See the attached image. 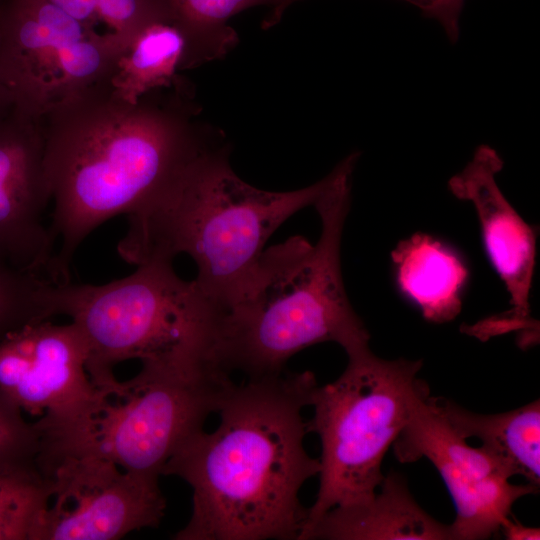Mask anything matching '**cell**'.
<instances>
[{
  "instance_id": "10",
  "label": "cell",
  "mask_w": 540,
  "mask_h": 540,
  "mask_svg": "<svg viewBox=\"0 0 540 540\" xmlns=\"http://www.w3.org/2000/svg\"><path fill=\"white\" fill-rule=\"evenodd\" d=\"M429 392L423 381L393 443L396 458L410 463L424 457L437 469L456 510L452 540L490 538L512 516L513 504L539 488L512 484L505 465L482 446H470L434 407Z\"/></svg>"
},
{
  "instance_id": "12",
  "label": "cell",
  "mask_w": 540,
  "mask_h": 540,
  "mask_svg": "<svg viewBox=\"0 0 540 540\" xmlns=\"http://www.w3.org/2000/svg\"><path fill=\"white\" fill-rule=\"evenodd\" d=\"M41 117L14 107L0 119V260L50 281L56 246Z\"/></svg>"
},
{
  "instance_id": "9",
  "label": "cell",
  "mask_w": 540,
  "mask_h": 540,
  "mask_svg": "<svg viewBox=\"0 0 540 540\" xmlns=\"http://www.w3.org/2000/svg\"><path fill=\"white\" fill-rule=\"evenodd\" d=\"M50 499L33 540H116L159 526L166 501L158 478L94 454L37 459Z\"/></svg>"
},
{
  "instance_id": "11",
  "label": "cell",
  "mask_w": 540,
  "mask_h": 540,
  "mask_svg": "<svg viewBox=\"0 0 540 540\" xmlns=\"http://www.w3.org/2000/svg\"><path fill=\"white\" fill-rule=\"evenodd\" d=\"M88 346L78 326L34 322L0 341V391L39 427L77 417L95 387L86 363Z\"/></svg>"
},
{
  "instance_id": "5",
  "label": "cell",
  "mask_w": 540,
  "mask_h": 540,
  "mask_svg": "<svg viewBox=\"0 0 540 540\" xmlns=\"http://www.w3.org/2000/svg\"><path fill=\"white\" fill-rule=\"evenodd\" d=\"M172 262L152 259L101 285H51V315L68 316L84 335L94 387L115 380L114 367L127 360L221 367L216 348L224 311L195 280L178 276Z\"/></svg>"
},
{
  "instance_id": "18",
  "label": "cell",
  "mask_w": 540,
  "mask_h": 540,
  "mask_svg": "<svg viewBox=\"0 0 540 540\" xmlns=\"http://www.w3.org/2000/svg\"><path fill=\"white\" fill-rule=\"evenodd\" d=\"M184 39L166 21H156L143 29L119 58L110 78L113 95L136 103L144 94L176 84L182 76Z\"/></svg>"
},
{
  "instance_id": "17",
  "label": "cell",
  "mask_w": 540,
  "mask_h": 540,
  "mask_svg": "<svg viewBox=\"0 0 540 540\" xmlns=\"http://www.w3.org/2000/svg\"><path fill=\"white\" fill-rule=\"evenodd\" d=\"M165 20L184 39L181 71L227 55L239 41L228 24L234 15L259 5L276 10L282 0H157Z\"/></svg>"
},
{
  "instance_id": "23",
  "label": "cell",
  "mask_w": 540,
  "mask_h": 540,
  "mask_svg": "<svg viewBox=\"0 0 540 540\" xmlns=\"http://www.w3.org/2000/svg\"><path fill=\"white\" fill-rule=\"evenodd\" d=\"M299 0H282L279 7L264 19L262 27L270 28L277 24L287 8ZM420 8L423 13L438 20L451 42L459 36V16L465 0H406Z\"/></svg>"
},
{
  "instance_id": "4",
  "label": "cell",
  "mask_w": 540,
  "mask_h": 540,
  "mask_svg": "<svg viewBox=\"0 0 540 540\" xmlns=\"http://www.w3.org/2000/svg\"><path fill=\"white\" fill-rule=\"evenodd\" d=\"M330 181L274 192L242 180L230 164V147L207 158L181 185L127 215L118 254L139 265L189 255L194 279L223 311L253 271L270 236L289 217L314 205Z\"/></svg>"
},
{
  "instance_id": "6",
  "label": "cell",
  "mask_w": 540,
  "mask_h": 540,
  "mask_svg": "<svg viewBox=\"0 0 540 540\" xmlns=\"http://www.w3.org/2000/svg\"><path fill=\"white\" fill-rule=\"evenodd\" d=\"M141 365L129 380L95 387L77 417L38 428L39 457L94 454L126 471L162 475L169 458L218 411L234 382L215 366Z\"/></svg>"
},
{
  "instance_id": "25",
  "label": "cell",
  "mask_w": 540,
  "mask_h": 540,
  "mask_svg": "<svg viewBox=\"0 0 540 540\" xmlns=\"http://www.w3.org/2000/svg\"><path fill=\"white\" fill-rule=\"evenodd\" d=\"M500 531L508 540H534L540 539V529L522 524L518 520H513L510 516L501 526Z\"/></svg>"
},
{
  "instance_id": "22",
  "label": "cell",
  "mask_w": 540,
  "mask_h": 540,
  "mask_svg": "<svg viewBox=\"0 0 540 540\" xmlns=\"http://www.w3.org/2000/svg\"><path fill=\"white\" fill-rule=\"evenodd\" d=\"M0 391V457H37L40 434L35 423Z\"/></svg>"
},
{
  "instance_id": "15",
  "label": "cell",
  "mask_w": 540,
  "mask_h": 540,
  "mask_svg": "<svg viewBox=\"0 0 540 540\" xmlns=\"http://www.w3.org/2000/svg\"><path fill=\"white\" fill-rule=\"evenodd\" d=\"M434 407L465 439L478 438L512 476L540 484V401L499 414H478L456 403L432 397Z\"/></svg>"
},
{
  "instance_id": "19",
  "label": "cell",
  "mask_w": 540,
  "mask_h": 540,
  "mask_svg": "<svg viewBox=\"0 0 540 540\" xmlns=\"http://www.w3.org/2000/svg\"><path fill=\"white\" fill-rule=\"evenodd\" d=\"M37 457H0V540H33L50 499Z\"/></svg>"
},
{
  "instance_id": "2",
  "label": "cell",
  "mask_w": 540,
  "mask_h": 540,
  "mask_svg": "<svg viewBox=\"0 0 540 540\" xmlns=\"http://www.w3.org/2000/svg\"><path fill=\"white\" fill-rule=\"evenodd\" d=\"M311 371L251 378L227 392L211 433L189 437L162 475L192 488V514L175 540H298L303 484L319 474L304 448L302 415L317 386Z\"/></svg>"
},
{
  "instance_id": "8",
  "label": "cell",
  "mask_w": 540,
  "mask_h": 540,
  "mask_svg": "<svg viewBox=\"0 0 540 540\" xmlns=\"http://www.w3.org/2000/svg\"><path fill=\"white\" fill-rule=\"evenodd\" d=\"M126 50L48 0H0V61L14 105L41 117L52 105L110 82Z\"/></svg>"
},
{
  "instance_id": "7",
  "label": "cell",
  "mask_w": 540,
  "mask_h": 540,
  "mask_svg": "<svg viewBox=\"0 0 540 540\" xmlns=\"http://www.w3.org/2000/svg\"><path fill=\"white\" fill-rule=\"evenodd\" d=\"M421 367V360H386L369 349L348 356L335 381L315 387L308 431L321 441L320 482L303 529L334 507L376 493L384 479L382 461L405 427L423 382L417 377Z\"/></svg>"
},
{
  "instance_id": "13",
  "label": "cell",
  "mask_w": 540,
  "mask_h": 540,
  "mask_svg": "<svg viewBox=\"0 0 540 540\" xmlns=\"http://www.w3.org/2000/svg\"><path fill=\"white\" fill-rule=\"evenodd\" d=\"M502 168L498 153L488 145H481L466 167L448 182L458 199L473 203L487 252L511 296V311L470 328L469 332L479 338L512 330L528 331V334L536 330L529 302L536 235L499 189L496 175Z\"/></svg>"
},
{
  "instance_id": "14",
  "label": "cell",
  "mask_w": 540,
  "mask_h": 540,
  "mask_svg": "<svg viewBox=\"0 0 540 540\" xmlns=\"http://www.w3.org/2000/svg\"><path fill=\"white\" fill-rule=\"evenodd\" d=\"M368 500L337 506L301 532L298 540H452L445 525L415 501L405 478L390 472Z\"/></svg>"
},
{
  "instance_id": "26",
  "label": "cell",
  "mask_w": 540,
  "mask_h": 540,
  "mask_svg": "<svg viewBox=\"0 0 540 540\" xmlns=\"http://www.w3.org/2000/svg\"><path fill=\"white\" fill-rule=\"evenodd\" d=\"M15 107L11 92L5 81L0 61V119Z\"/></svg>"
},
{
  "instance_id": "24",
  "label": "cell",
  "mask_w": 540,
  "mask_h": 540,
  "mask_svg": "<svg viewBox=\"0 0 540 540\" xmlns=\"http://www.w3.org/2000/svg\"><path fill=\"white\" fill-rule=\"evenodd\" d=\"M92 31L105 33L96 13L97 0H48ZM107 34V33H106Z\"/></svg>"
},
{
  "instance_id": "20",
  "label": "cell",
  "mask_w": 540,
  "mask_h": 540,
  "mask_svg": "<svg viewBox=\"0 0 540 540\" xmlns=\"http://www.w3.org/2000/svg\"><path fill=\"white\" fill-rule=\"evenodd\" d=\"M52 284L0 260V341L25 325L53 318L48 302Z\"/></svg>"
},
{
  "instance_id": "3",
  "label": "cell",
  "mask_w": 540,
  "mask_h": 540,
  "mask_svg": "<svg viewBox=\"0 0 540 540\" xmlns=\"http://www.w3.org/2000/svg\"><path fill=\"white\" fill-rule=\"evenodd\" d=\"M352 153L330 172L314 205L321 219L318 241L302 236L264 250L233 301L225 308L217 360L247 379L284 371L299 351L323 342L339 344L347 356L369 348V333L345 291L340 260L350 209Z\"/></svg>"
},
{
  "instance_id": "1",
  "label": "cell",
  "mask_w": 540,
  "mask_h": 540,
  "mask_svg": "<svg viewBox=\"0 0 540 540\" xmlns=\"http://www.w3.org/2000/svg\"><path fill=\"white\" fill-rule=\"evenodd\" d=\"M201 112L194 85L182 77L136 103L115 97L110 82L99 84L41 116L54 204L53 283L70 282L75 252L98 226L160 199L230 146Z\"/></svg>"
},
{
  "instance_id": "21",
  "label": "cell",
  "mask_w": 540,
  "mask_h": 540,
  "mask_svg": "<svg viewBox=\"0 0 540 540\" xmlns=\"http://www.w3.org/2000/svg\"><path fill=\"white\" fill-rule=\"evenodd\" d=\"M96 13L102 30L126 51L148 25L166 21L157 0H97Z\"/></svg>"
},
{
  "instance_id": "16",
  "label": "cell",
  "mask_w": 540,
  "mask_h": 540,
  "mask_svg": "<svg viewBox=\"0 0 540 540\" xmlns=\"http://www.w3.org/2000/svg\"><path fill=\"white\" fill-rule=\"evenodd\" d=\"M391 257L401 290L420 306L426 320L444 323L460 313V292L468 273L449 248L417 233L400 241Z\"/></svg>"
}]
</instances>
